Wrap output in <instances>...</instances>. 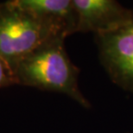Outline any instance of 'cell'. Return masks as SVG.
<instances>
[{
	"instance_id": "3957f363",
	"label": "cell",
	"mask_w": 133,
	"mask_h": 133,
	"mask_svg": "<svg viewBox=\"0 0 133 133\" xmlns=\"http://www.w3.org/2000/svg\"><path fill=\"white\" fill-rule=\"evenodd\" d=\"M99 61L111 81L133 94V17L111 32L95 35Z\"/></svg>"
},
{
	"instance_id": "7a4b0ae2",
	"label": "cell",
	"mask_w": 133,
	"mask_h": 133,
	"mask_svg": "<svg viewBox=\"0 0 133 133\" xmlns=\"http://www.w3.org/2000/svg\"><path fill=\"white\" fill-rule=\"evenodd\" d=\"M66 36L61 28L20 7L15 0L0 4V56L13 66L47 42Z\"/></svg>"
},
{
	"instance_id": "277c9868",
	"label": "cell",
	"mask_w": 133,
	"mask_h": 133,
	"mask_svg": "<svg viewBox=\"0 0 133 133\" xmlns=\"http://www.w3.org/2000/svg\"><path fill=\"white\" fill-rule=\"evenodd\" d=\"M77 14L76 32H111L133 17V10L114 0H72Z\"/></svg>"
},
{
	"instance_id": "5b68a950",
	"label": "cell",
	"mask_w": 133,
	"mask_h": 133,
	"mask_svg": "<svg viewBox=\"0 0 133 133\" xmlns=\"http://www.w3.org/2000/svg\"><path fill=\"white\" fill-rule=\"evenodd\" d=\"M20 7L54 23L66 36L76 33L77 14L72 0H15Z\"/></svg>"
},
{
	"instance_id": "6da1fadb",
	"label": "cell",
	"mask_w": 133,
	"mask_h": 133,
	"mask_svg": "<svg viewBox=\"0 0 133 133\" xmlns=\"http://www.w3.org/2000/svg\"><path fill=\"white\" fill-rule=\"evenodd\" d=\"M64 41H50L16 63L17 85L61 92L84 108H90L91 104L79 87V70L69 59Z\"/></svg>"
},
{
	"instance_id": "8992f818",
	"label": "cell",
	"mask_w": 133,
	"mask_h": 133,
	"mask_svg": "<svg viewBox=\"0 0 133 133\" xmlns=\"http://www.w3.org/2000/svg\"><path fill=\"white\" fill-rule=\"evenodd\" d=\"M11 85H17L14 66L0 56V88Z\"/></svg>"
}]
</instances>
